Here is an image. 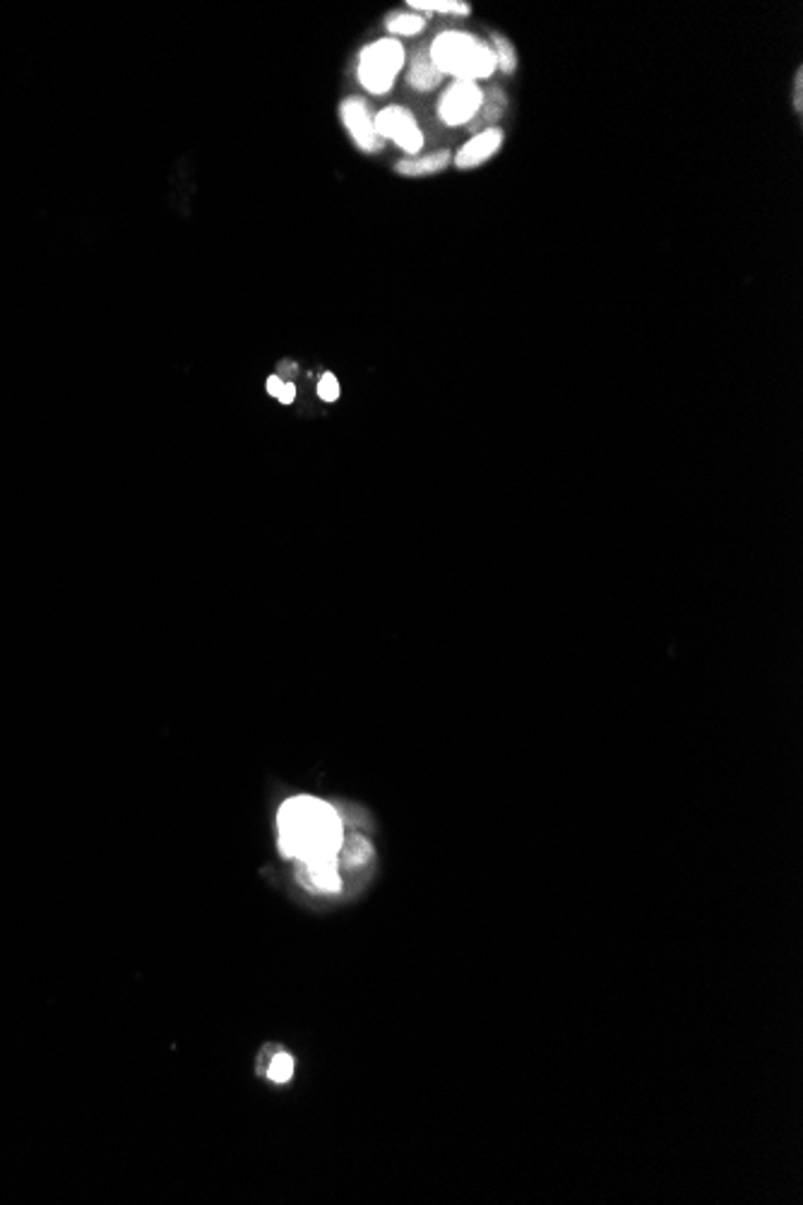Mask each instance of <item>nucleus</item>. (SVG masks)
Listing matches in <instances>:
<instances>
[{
    "mask_svg": "<svg viewBox=\"0 0 803 1205\" xmlns=\"http://www.w3.org/2000/svg\"><path fill=\"white\" fill-rule=\"evenodd\" d=\"M339 116H342V123H345V128L352 135V140L364 152H380L383 149V140H380L378 133H376V126H373L371 108H368L364 99H359V97L345 99L342 107H339Z\"/></svg>",
    "mask_w": 803,
    "mask_h": 1205,
    "instance_id": "6",
    "label": "nucleus"
},
{
    "mask_svg": "<svg viewBox=\"0 0 803 1205\" xmlns=\"http://www.w3.org/2000/svg\"><path fill=\"white\" fill-rule=\"evenodd\" d=\"M505 114V94L500 89H491V92H484V101H481V108H479V116L484 123H499Z\"/></svg>",
    "mask_w": 803,
    "mask_h": 1205,
    "instance_id": "14",
    "label": "nucleus"
},
{
    "mask_svg": "<svg viewBox=\"0 0 803 1205\" xmlns=\"http://www.w3.org/2000/svg\"><path fill=\"white\" fill-rule=\"evenodd\" d=\"M791 101H794V108H797V114L803 111V70L798 67L797 75H794V85H791Z\"/></svg>",
    "mask_w": 803,
    "mask_h": 1205,
    "instance_id": "17",
    "label": "nucleus"
},
{
    "mask_svg": "<svg viewBox=\"0 0 803 1205\" xmlns=\"http://www.w3.org/2000/svg\"><path fill=\"white\" fill-rule=\"evenodd\" d=\"M318 395H320V400H325V402L337 400V397H339V383H337V378H335V374H323V378H320V383H318Z\"/></svg>",
    "mask_w": 803,
    "mask_h": 1205,
    "instance_id": "16",
    "label": "nucleus"
},
{
    "mask_svg": "<svg viewBox=\"0 0 803 1205\" xmlns=\"http://www.w3.org/2000/svg\"><path fill=\"white\" fill-rule=\"evenodd\" d=\"M293 397H296V386H293V383H284V387H282V393H279L277 400L282 402V405H292Z\"/></svg>",
    "mask_w": 803,
    "mask_h": 1205,
    "instance_id": "18",
    "label": "nucleus"
},
{
    "mask_svg": "<svg viewBox=\"0 0 803 1205\" xmlns=\"http://www.w3.org/2000/svg\"><path fill=\"white\" fill-rule=\"evenodd\" d=\"M450 160L452 154L448 149H440V152L424 154V157H409V160L397 161L395 171L407 179H421V176H433V173L443 171L450 164Z\"/></svg>",
    "mask_w": 803,
    "mask_h": 1205,
    "instance_id": "8",
    "label": "nucleus"
},
{
    "mask_svg": "<svg viewBox=\"0 0 803 1205\" xmlns=\"http://www.w3.org/2000/svg\"><path fill=\"white\" fill-rule=\"evenodd\" d=\"M293 1076V1059L289 1054L277 1052L270 1061V1068H267V1078L274 1080V1083H289Z\"/></svg>",
    "mask_w": 803,
    "mask_h": 1205,
    "instance_id": "15",
    "label": "nucleus"
},
{
    "mask_svg": "<svg viewBox=\"0 0 803 1205\" xmlns=\"http://www.w3.org/2000/svg\"><path fill=\"white\" fill-rule=\"evenodd\" d=\"M368 857H371V845H368L364 838H359V835L346 838L345 835V842H342V850H339V857H337L342 864L346 866L364 864Z\"/></svg>",
    "mask_w": 803,
    "mask_h": 1205,
    "instance_id": "12",
    "label": "nucleus"
},
{
    "mask_svg": "<svg viewBox=\"0 0 803 1205\" xmlns=\"http://www.w3.org/2000/svg\"><path fill=\"white\" fill-rule=\"evenodd\" d=\"M282 387H284V380L279 378V376H270V378H267V393L273 395V397H279Z\"/></svg>",
    "mask_w": 803,
    "mask_h": 1205,
    "instance_id": "19",
    "label": "nucleus"
},
{
    "mask_svg": "<svg viewBox=\"0 0 803 1205\" xmlns=\"http://www.w3.org/2000/svg\"><path fill=\"white\" fill-rule=\"evenodd\" d=\"M503 140L505 135L500 128H484L481 133L474 135V138L459 149L458 157H455V164H458V169L481 167L484 161L491 160L493 154L503 147Z\"/></svg>",
    "mask_w": 803,
    "mask_h": 1205,
    "instance_id": "7",
    "label": "nucleus"
},
{
    "mask_svg": "<svg viewBox=\"0 0 803 1205\" xmlns=\"http://www.w3.org/2000/svg\"><path fill=\"white\" fill-rule=\"evenodd\" d=\"M407 80H409V85H412L414 89H418V92H428V89L440 85L443 73H440L438 67H436V63L431 60L428 48H418L417 54H414Z\"/></svg>",
    "mask_w": 803,
    "mask_h": 1205,
    "instance_id": "9",
    "label": "nucleus"
},
{
    "mask_svg": "<svg viewBox=\"0 0 803 1205\" xmlns=\"http://www.w3.org/2000/svg\"><path fill=\"white\" fill-rule=\"evenodd\" d=\"M373 126L380 140H392L412 157H417L424 147V133L409 108L386 107L373 116Z\"/></svg>",
    "mask_w": 803,
    "mask_h": 1205,
    "instance_id": "4",
    "label": "nucleus"
},
{
    "mask_svg": "<svg viewBox=\"0 0 803 1205\" xmlns=\"http://www.w3.org/2000/svg\"><path fill=\"white\" fill-rule=\"evenodd\" d=\"M405 67V46L397 39H380L359 56V82L371 94L390 92Z\"/></svg>",
    "mask_w": 803,
    "mask_h": 1205,
    "instance_id": "3",
    "label": "nucleus"
},
{
    "mask_svg": "<svg viewBox=\"0 0 803 1205\" xmlns=\"http://www.w3.org/2000/svg\"><path fill=\"white\" fill-rule=\"evenodd\" d=\"M407 5L421 10V13H443L458 15V17H467L471 13L469 3H462V0H409Z\"/></svg>",
    "mask_w": 803,
    "mask_h": 1205,
    "instance_id": "10",
    "label": "nucleus"
},
{
    "mask_svg": "<svg viewBox=\"0 0 803 1205\" xmlns=\"http://www.w3.org/2000/svg\"><path fill=\"white\" fill-rule=\"evenodd\" d=\"M279 847L286 857L313 866L339 864V850L345 842V823L335 806L318 797H292L277 813Z\"/></svg>",
    "mask_w": 803,
    "mask_h": 1205,
    "instance_id": "1",
    "label": "nucleus"
},
{
    "mask_svg": "<svg viewBox=\"0 0 803 1205\" xmlns=\"http://www.w3.org/2000/svg\"><path fill=\"white\" fill-rule=\"evenodd\" d=\"M491 44H493L491 51L493 56H496V66L500 67V73L505 75L515 73V67H518V54H515V46L505 39L503 34H493Z\"/></svg>",
    "mask_w": 803,
    "mask_h": 1205,
    "instance_id": "13",
    "label": "nucleus"
},
{
    "mask_svg": "<svg viewBox=\"0 0 803 1205\" xmlns=\"http://www.w3.org/2000/svg\"><path fill=\"white\" fill-rule=\"evenodd\" d=\"M386 27L387 32L397 34V36H414V34L424 32L426 20L417 13H395L386 20Z\"/></svg>",
    "mask_w": 803,
    "mask_h": 1205,
    "instance_id": "11",
    "label": "nucleus"
},
{
    "mask_svg": "<svg viewBox=\"0 0 803 1205\" xmlns=\"http://www.w3.org/2000/svg\"><path fill=\"white\" fill-rule=\"evenodd\" d=\"M431 60L443 75H452L455 80L479 82L491 77L496 70V56L491 46H486L477 36L467 32H440L428 46Z\"/></svg>",
    "mask_w": 803,
    "mask_h": 1205,
    "instance_id": "2",
    "label": "nucleus"
},
{
    "mask_svg": "<svg viewBox=\"0 0 803 1205\" xmlns=\"http://www.w3.org/2000/svg\"><path fill=\"white\" fill-rule=\"evenodd\" d=\"M481 101H484V92H481V87L477 82L455 80L440 97V120L448 123V126H465V123L477 118Z\"/></svg>",
    "mask_w": 803,
    "mask_h": 1205,
    "instance_id": "5",
    "label": "nucleus"
}]
</instances>
